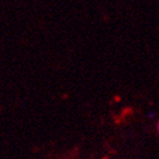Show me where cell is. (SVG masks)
Segmentation results:
<instances>
[{
	"instance_id": "1",
	"label": "cell",
	"mask_w": 159,
	"mask_h": 159,
	"mask_svg": "<svg viewBox=\"0 0 159 159\" xmlns=\"http://www.w3.org/2000/svg\"><path fill=\"white\" fill-rule=\"evenodd\" d=\"M157 128H158V131H159V124H158V127H157Z\"/></svg>"
}]
</instances>
